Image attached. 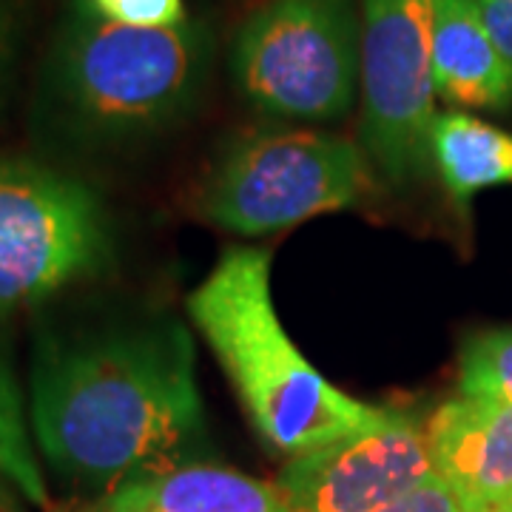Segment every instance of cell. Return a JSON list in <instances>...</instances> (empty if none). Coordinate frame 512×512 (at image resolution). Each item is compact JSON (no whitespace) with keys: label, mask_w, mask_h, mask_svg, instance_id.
<instances>
[{"label":"cell","mask_w":512,"mask_h":512,"mask_svg":"<svg viewBox=\"0 0 512 512\" xmlns=\"http://www.w3.org/2000/svg\"><path fill=\"white\" fill-rule=\"evenodd\" d=\"M379 512H467L464 504L458 501V495L441 481L439 476H433L430 481H424L421 487H416L413 493L402 495L399 501L387 504Z\"/></svg>","instance_id":"obj_16"},{"label":"cell","mask_w":512,"mask_h":512,"mask_svg":"<svg viewBox=\"0 0 512 512\" xmlns=\"http://www.w3.org/2000/svg\"><path fill=\"white\" fill-rule=\"evenodd\" d=\"M433 476L427 421L387 410L365 430L291 458L276 487L288 512H379Z\"/></svg>","instance_id":"obj_8"},{"label":"cell","mask_w":512,"mask_h":512,"mask_svg":"<svg viewBox=\"0 0 512 512\" xmlns=\"http://www.w3.org/2000/svg\"><path fill=\"white\" fill-rule=\"evenodd\" d=\"M97 512H288L276 484L239 470L180 461L120 484Z\"/></svg>","instance_id":"obj_11"},{"label":"cell","mask_w":512,"mask_h":512,"mask_svg":"<svg viewBox=\"0 0 512 512\" xmlns=\"http://www.w3.org/2000/svg\"><path fill=\"white\" fill-rule=\"evenodd\" d=\"M231 74L237 92L268 117H348L362 83L356 0H268L239 26Z\"/></svg>","instance_id":"obj_4"},{"label":"cell","mask_w":512,"mask_h":512,"mask_svg":"<svg viewBox=\"0 0 512 512\" xmlns=\"http://www.w3.org/2000/svg\"><path fill=\"white\" fill-rule=\"evenodd\" d=\"M484 512H512V507H498V510H484Z\"/></svg>","instance_id":"obj_19"},{"label":"cell","mask_w":512,"mask_h":512,"mask_svg":"<svg viewBox=\"0 0 512 512\" xmlns=\"http://www.w3.org/2000/svg\"><path fill=\"white\" fill-rule=\"evenodd\" d=\"M211 63L214 35L205 20L137 29L97 18L72 0L43 60L37 120L72 148L137 146L200 103Z\"/></svg>","instance_id":"obj_2"},{"label":"cell","mask_w":512,"mask_h":512,"mask_svg":"<svg viewBox=\"0 0 512 512\" xmlns=\"http://www.w3.org/2000/svg\"><path fill=\"white\" fill-rule=\"evenodd\" d=\"M185 308L276 453L305 456L387 416L328 382L293 345L274 308L268 251H225Z\"/></svg>","instance_id":"obj_3"},{"label":"cell","mask_w":512,"mask_h":512,"mask_svg":"<svg viewBox=\"0 0 512 512\" xmlns=\"http://www.w3.org/2000/svg\"><path fill=\"white\" fill-rule=\"evenodd\" d=\"M458 396L512 407V328L481 330L458 356Z\"/></svg>","instance_id":"obj_14"},{"label":"cell","mask_w":512,"mask_h":512,"mask_svg":"<svg viewBox=\"0 0 512 512\" xmlns=\"http://www.w3.org/2000/svg\"><path fill=\"white\" fill-rule=\"evenodd\" d=\"M433 80L453 109L501 111L512 106V66L495 46L473 0H436Z\"/></svg>","instance_id":"obj_10"},{"label":"cell","mask_w":512,"mask_h":512,"mask_svg":"<svg viewBox=\"0 0 512 512\" xmlns=\"http://www.w3.org/2000/svg\"><path fill=\"white\" fill-rule=\"evenodd\" d=\"M430 157L458 208H467L484 188L512 185V134L467 111L436 117Z\"/></svg>","instance_id":"obj_12"},{"label":"cell","mask_w":512,"mask_h":512,"mask_svg":"<svg viewBox=\"0 0 512 512\" xmlns=\"http://www.w3.org/2000/svg\"><path fill=\"white\" fill-rule=\"evenodd\" d=\"M29 416L52 470L89 490L180 464L205 436L191 333L151 322L43 336Z\"/></svg>","instance_id":"obj_1"},{"label":"cell","mask_w":512,"mask_h":512,"mask_svg":"<svg viewBox=\"0 0 512 512\" xmlns=\"http://www.w3.org/2000/svg\"><path fill=\"white\" fill-rule=\"evenodd\" d=\"M367 185L362 146L319 131H259L225 148L202 185V220L262 237L345 211Z\"/></svg>","instance_id":"obj_5"},{"label":"cell","mask_w":512,"mask_h":512,"mask_svg":"<svg viewBox=\"0 0 512 512\" xmlns=\"http://www.w3.org/2000/svg\"><path fill=\"white\" fill-rule=\"evenodd\" d=\"M473 3L481 12V20L487 23L495 46L512 66V0H473Z\"/></svg>","instance_id":"obj_17"},{"label":"cell","mask_w":512,"mask_h":512,"mask_svg":"<svg viewBox=\"0 0 512 512\" xmlns=\"http://www.w3.org/2000/svg\"><path fill=\"white\" fill-rule=\"evenodd\" d=\"M436 0H362V151L387 185L433 163Z\"/></svg>","instance_id":"obj_7"},{"label":"cell","mask_w":512,"mask_h":512,"mask_svg":"<svg viewBox=\"0 0 512 512\" xmlns=\"http://www.w3.org/2000/svg\"><path fill=\"white\" fill-rule=\"evenodd\" d=\"M92 15L137 29H168L188 20L183 0H77Z\"/></svg>","instance_id":"obj_15"},{"label":"cell","mask_w":512,"mask_h":512,"mask_svg":"<svg viewBox=\"0 0 512 512\" xmlns=\"http://www.w3.org/2000/svg\"><path fill=\"white\" fill-rule=\"evenodd\" d=\"M12 46H15V12L9 0H0V89L12 60Z\"/></svg>","instance_id":"obj_18"},{"label":"cell","mask_w":512,"mask_h":512,"mask_svg":"<svg viewBox=\"0 0 512 512\" xmlns=\"http://www.w3.org/2000/svg\"><path fill=\"white\" fill-rule=\"evenodd\" d=\"M111 251L109 214L92 185L32 160H0V313L92 279Z\"/></svg>","instance_id":"obj_6"},{"label":"cell","mask_w":512,"mask_h":512,"mask_svg":"<svg viewBox=\"0 0 512 512\" xmlns=\"http://www.w3.org/2000/svg\"><path fill=\"white\" fill-rule=\"evenodd\" d=\"M0 481L12 484L26 501L37 507L46 504V484L32 453L23 399L3 350H0Z\"/></svg>","instance_id":"obj_13"},{"label":"cell","mask_w":512,"mask_h":512,"mask_svg":"<svg viewBox=\"0 0 512 512\" xmlns=\"http://www.w3.org/2000/svg\"><path fill=\"white\" fill-rule=\"evenodd\" d=\"M436 476L467 512L512 507V407L456 396L427 421Z\"/></svg>","instance_id":"obj_9"}]
</instances>
